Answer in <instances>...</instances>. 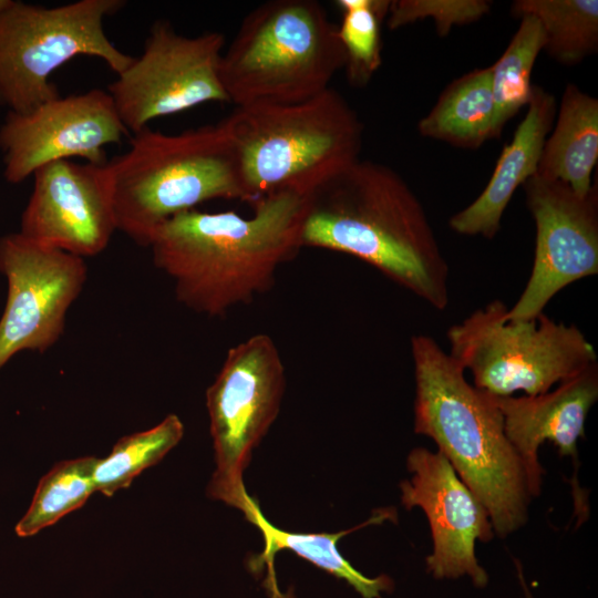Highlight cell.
I'll use <instances>...</instances> for the list:
<instances>
[{"label": "cell", "mask_w": 598, "mask_h": 598, "mask_svg": "<svg viewBox=\"0 0 598 598\" xmlns=\"http://www.w3.org/2000/svg\"><path fill=\"white\" fill-rule=\"evenodd\" d=\"M519 19V27L507 48L491 66L501 133L505 124L529 102L534 85L530 81L533 66L546 42L544 29L535 16L524 14Z\"/></svg>", "instance_id": "24"}, {"label": "cell", "mask_w": 598, "mask_h": 598, "mask_svg": "<svg viewBox=\"0 0 598 598\" xmlns=\"http://www.w3.org/2000/svg\"><path fill=\"white\" fill-rule=\"evenodd\" d=\"M511 12L539 20L546 39L544 50L561 64H578L597 52V0H516Z\"/></svg>", "instance_id": "21"}, {"label": "cell", "mask_w": 598, "mask_h": 598, "mask_svg": "<svg viewBox=\"0 0 598 598\" xmlns=\"http://www.w3.org/2000/svg\"><path fill=\"white\" fill-rule=\"evenodd\" d=\"M395 515L394 511L380 509L363 524L348 530L339 533H291L280 529L270 524L259 511L250 520L262 534L264 551L249 563L252 571L262 568V565H268V574L270 579V589L274 597L279 596L276 586V580L272 570V560L277 551L291 550L299 557L308 560L315 566L328 571L337 578L346 580L352 586L363 598H380V592L390 590L393 587L392 580L381 575L375 578H369L358 571L338 550L337 543L339 539L359 528L372 524H379Z\"/></svg>", "instance_id": "20"}, {"label": "cell", "mask_w": 598, "mask_h": 598, "mask_svg": "<svg viewBox=\"0 0 598 598\" xmlns=\"http://www.w3.org/2000/svg\"><path fill=\"white\" fill-rule=\"evenodd\" d=\"M558 384L537 395H494L505 434L524 467L530 497L540 493L538 448L545 441L553 442L560 456L577 461V441L585 436L587 414L598 399L597 362Z\"/></svg>", "instance_id": "16"}, {"label": "cell", "mask_w": 598, "mask_h": 598, "mask_svg": "<svg viewBox=\"0 0 598 598\" xmlns=\"http://www.w3.org/2000/svg\"><path fill=\"white\" fill-rule=\"evenodd\" d=\"M96 457L84 456L55 464L39 481L33 498L14 527L19 537L38 534L80 508L95 492Z\"/></svg>", "instance_id": "22"}, {"label": "cell", "mask_w": 598, "mask_h": 598, "mask_svg": "<svg viewBox=\"0 0 598 598\" xmlns=\"http://www.w3.org/2000/svg\"><path fill=\"white\" fill-rule=\"evenodd\" d=\"M557 104L551 93L533 85L524 120L504 146L483 192L450 218V227L465 236L493 238L515 190L537 172L544 143L553 127Z\"/></svg>", "instance_id": "17"}, {"label": "cell", "mask_w": 598, "mask_h": 598, "mask_svg": "<svg viewBox=\"0 0 598 598\" xmlns=\"http://www.w3.org/2000/svg\"><path fill=\"white\" fill-rule=\"evenodd\" d=\"M251 204L250 216L192 209L155 230L153 264L187 309L217 318L249 303L272 288L278 268L302 248L306 197L276 192Z\"/></svg>", "instance_id": "1"}, {"label": "cell", "mask_w": 598, "mask_h": 598, "mask_svg": "<svg viewBox=\"0 0 598 598\" xmlns=\"http://www.w3.org/2000/svg\"><path fill=\"white\" fill-rule=\"evenodd\" d=\"M107 168L116 229L143 247L163 223L199 204L248 202L220 122L178 134L147 126L134 134L124 154L107 162Z\"/></svg>", "instance_id": "5"}, {"label": "cell", "mask_w": 598, "mask_h": 598, "mask_svg": "<svg viewBox=\"0 0 598 598\" xmlns=\"http://www.w3.org/2000/svg\"><path fill=\"white\" fill-rule=\"evenodd\" d=\"M130 132L107 91L56 96L25 113L8 112L0 126L3 176L20 184L50 163L80 157L104 165L105 147Z\"/></svg>", "instance_id": "13"}, {"label": "cell", "mask_w": 598, "mask_h": 598, "mask_svg": "<svg viewBox=\"0 0 598 598\" xmlns=\"http://www.w3.org/2000/svg\"><path fill=\"white\" fill-rule=\"evenodd\" d=\"M301 246L347 254L436 310L448 305V265L426 212L391 167L358 159L306 197Z\"/></svg>", "instance_id": "2"}, {"label": "cell", "mask_w": 598, "mask_h": 598, "mask_svg": "<svg viewBox=\"0 0 598 598\" xmlns=\"http://www.w3.org/2000/svg\"><path fill=\"white\" fill-rule=\"evenodd\" d=\"M10 0H0V12L8 6Z\"/></svg>", "instance_id": "28"}, {"label": "cell", "mask_w": 598, "mask_h": 598, "mask_svg": "<svg viewBox=\"0 0 598 598\" xmlns=\"http://www.w3.org/2000/svg\"><path fill=\"white\" fill-rule=\"evenodd\" d=\"M536 225L529 279L505 320L536 319L566 286L598 274V185L579 195L560 181L534 174L524 184Z\"/></svg>", "instance_id": "12"}, {"label": "cell", "mask_w": 598, "mask_h": 598, "mask_svg": "<svg viewBox=\"0 0 598 598\" xmlns=\"http://www.w3.org/2000/svg\"><path fill=\"white\" fill-rule=\"evenodd\" d=\"M406 467L412 476L400 484L401 502L406 509L422 508L427 517L433 540L427 571L437 579L468 576L476 587H485L488 576L477 561L475 543L494 536L486 508L439 451L413 448Z\"/></svg>", "instance_id": "15"}, {"label": "cell", "mask_w": 598, "mask_h": 598, "mask_svg": "<svg viewBox=\"0 0 598 598\" xmlns=\"http://www.w3.org/2000/svg\"><path fill=\"white\" fill-rule=\"evenodd\" d=\"M417 131L424 137L467 150L498 138L491 66L475 69L452 81L420 120Z\"/></svg>", "instance_id": "19"}, {"label": "cell", "mask_w": 598, "mask_h": 598, "mask_svg": "<svg viewBox=\"0 0 598 598\" xmlns=\"http://www.w3.org/2000/svg\"><path fill=\"white\" fill-rule=\"evenodd\" d=\"M0 272L8 285L0 318L1 370L17 353H44L60 340L87 266L81 257L11 233L0 237Z\"/></svg>", "instance_id": "11"}, {"label": "cell", "mask_w": 598, "mask_h": 598, "mask_svg": "<svg viewBox=\"0 0 598 598\" xmlns=\"http://www.w3.org/2000/svg\"><path fill=\"white\" fill-rule=\"evenodd\" d=\"M344 66L338 25L316 0H270L241 21L220 59L236 106L293 104L327 89Z\"/></svg>", "instance_id": "6"}, {"label": "cell", "mask_w": 598, "mask_h": 598, "mask_svg": "<svg viewBox=\"0 0 598 598\" xmlns=\"http://www.w3.org/2000/svg\"><path fill=\"white\" fill-rule=\"evenodd\" d=\"M220 123L249 203L276 192L308 197L362 148L358 114L330 87L299 103L236 106Z\"/></svg>", "instance_id": "4"}, {"label": "cell", "mask_w": 598, "mask_h": 598, "mask_svg": "<svg viewBox=\"0 0 598 598\" xmlns=\"http://www.w3.org/2000/svg\"><path fill=\"white\" fill-rule=\"evenodd\" d=\"M183 435V422L169 414L152 429L123 436L106 457L97 460L93 473L95 492L110 497L128 487L142 471L175 447Z\"/></svg>", "instance_id": "23"}, {"label": "cell", "mask_w": 598, "mask_h": 598, "mask_svg": "<svg viewBox=\"0 0 598 598\" xmlns=\"http://www.w3.org/2000/svg\"><path fill=\"white\" fill-rule=\"evenodd\" d=\"M224 48L220 32L186 37L166 20L154 22L143 52L107 87L127 131L203 103L228 102L220 80Z\"/></svg>", "instance_id": "10"}, {"label": "cell", "mask_w": 598, "mask_h": 598, "mask_svg": "<svg viewBox=\"0 0 598 598\" xmlns=\"http://www.w3.org/2000/svg\"><path fill=\"white\" fill-rule=\"evenodd\" d=\"M557 121L544 143L536 175L560 181L579 195L594 185L598 159V100L569 83L563 93Z\"/></svg>", "instance_id": "18"}, {"label": "cell", "mask_w": 598, "mask_h": 598, "mask_svg": "<svg viewBox=\"0 0 598 598\" xmlns=\"http://www.w3.org/2000/svg\"><path fill=\"white\" fill-rule=\"evenodd\" d=\"M342 13L338 35L344 53L348 81L364 86L382 64L381 24L390 0H338Z\"/></svg>", "instance_id": "25"}, {"label": "cell", "mask_w": 598, "mask_h": 598, "mask_svg": "<svg viewBox=\"0 0 598 598\" xmlns=\"http://www.w3.org/2000/svg\"><path fill=\"white\" fill-rule=\"evenodd\" d=\"M285 365L274 340L257 333L231 347L206 391L216 470L210 498L240 509L248 522L260 511L243 482L252 450L280 410Z\"/></svg>", "instance_id": "9"}, {"label": "cell", "mask_w": 598, "mask_h": 598, "mask_svg": "<svg viewBox=\"0 0 598 598\" xmlns=\"http://www.w3.org/2000/svg\"><path fill=\"white\" fill-rule=\"evenodd\" d=\"M122 0H79L42 7L10 0L0 12V106L25 113L60 95L53 72L79 55L103 60L117 75L134 56L106 35L104 21Z\"/></svg>", "instance_id": "7"}, {"label": "cell", "mask_w": 598, "mask_h": 598, "mask_svg": "<svg viewBox=\"0 0 598 598\" xmlns=\"http://www.w3.org/2000/svg\"><path fill=\"white\" fill-rule=\"evenodd\" d=\"M32 176L19 233L83 259L104 251L117 230L107 163L56 161Z\"/></svg>", "instance_id": "14"}, {"label": "cell", "mask_w": 598, "mask_h": 598, "mask_svg": "<svg viewBox=\"0 0 598 598\" xmlns=\"http://www.w3.org/2000/svg\"><path fill=\"white\" fill-rule=\"evenodd\" d=\"M518 570H519V579H520V582H522V587L524 588V591H525V598H534V597L529 594L527 587L525 586V581H524V578H523V576H522V570H520V566H519V565H518Z\"/></svg>", "instance_id": "27"}, {"label": "cell", "mask_w": 598, "mask_h": 598, "mask_svg": "<svg viewBox=\"0 0 598 598\" xmlns=\"http://www.w3.org/2000/svg\"><path fill=\"white\" fill-rule=\"evenodd\" d=\"M494 300L447 331L450 355L472 372L474 386L496 396L545 393L597 362L594 346L576 326L548 318L505 320Z\"/></svg>", "instance_id": "8"}, {"label": "cell", "mask_w": 598, "mask_h": 598, "mask_svg": "<svg viewBox=\"0 0 598 598\" xmlns=\"http://www.w3.org/2000/svg\"><path fill=\"white\" fill-rule=\"evenodd\" d=\"M414 432L431 437L486 508L499 537L527 520L530 495L494 395L471 385L465 370L425 334L411 339Z\"/></svg>", "instance_id": "3"}, {"label": "cell", "mask_w": 598, "mask_h": 598, "mask_svg": "<svg viewBox=\"0 0 598 598\" xmlns=\"http://www.w3.org/2000/svg\"><path fill=\"white\" fill-rule=\"evenodd\" d=\"M491 7L492 2L486 0H392L386 25L395 30L429 18L439 35L445 37L454 27L480 20Z\"/></svg>", "instance_id": "26"}]
</instances>
